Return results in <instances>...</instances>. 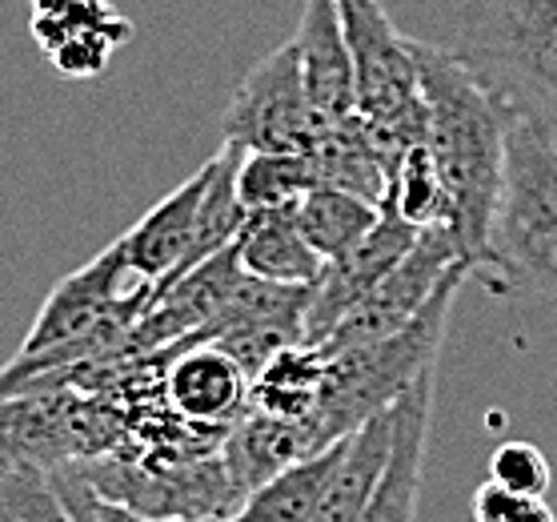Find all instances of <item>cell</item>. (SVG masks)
Listing matches in <instances>:
<instances>
[{
  "label": "cell",
  "mask_w": 557,
  "mask_h": 522,
  "mask_svg": "<svg viewBox=\"0 0 557 522\" xmlns=\"http://www.w3.org/2000/svg\"><path fill=\"white\" fill-rule=\"evenodd\" d=\"M418 93L425 105V154L449 197V233L473 274L485 266V242L506 181L509 117L469 77L449 49L413 40Z\"/></svg>",
  "instance_id": "1"
},
{
  "label": "cell",
  "mask_w": 557,
  "mask_h": 522,
  "mask_svg": "<svg viewBox=\"0 0 557 522\" xmlns=\"http://www.w3.org/2000/svg\"><path fill=\"white\" fill-rule=\"evenodd\" d=\"M445 49L509 121L557 145V0H461Z\"/></svg>",
  "instance_id": "2"
},
{
  "label": "cell",
  "mask_w": 557,
  "mask_h": 522,
  "mask_svg": "<svg viewBox=\"0 0 557 522\" xmlns=\"http://www.w3.org/2000/svg\"><path fill=\"white\" fill-rule=\"evenodd\" d=\"M466 278H473V266L454 262L430 302L397 333L325 357L317 410L313 418L305 422L317 450H325L330 442L354 434L366 418L389 410L425 369H437V354H442L445 330H449V314H454L457 290L466 286Z\"/></svg>",
  "instance_id": "3"
},
{
  "label": "cell",
  "mask_w": 557,
  "mask_h": 522,
  "mask_svg": "<svg viewBox=\"0 0 557 522\" xmlns=\"http://www.w3.org/2000/svg\"><path fill=\"white\" fill-rule=\"evenodd\" d=\"M478 274L494 293L557 298V145L521 121H509L506 181Z\"/></svg>",
  "instance_id": "4"
},
{
  "label": "cell",
  "mask_w": 557,
  "mask_h": 522,
  "mask_svg": "<svg viewBox=\"0 0 557 522\" xmlns=\"http://www.w3.org/2000/svg\"><path fill=\"white\" fill-rule=\"evenodd\" d=\"M121 446V414L97 390H33L0 398V462H28L40 471L85 466Z\"/></svg>",
  "instance_id": "5"
},
{
  "label": "cell",
  "mask_w": 557,
  "mask_h": 522,
  "mask_svg": "<svg viewBox=\"0 0 557 522\" xmlns=\"http://www.w3.org/2000/svg\"><path fill=\"white\" fill-rule=\"evenodd\" d=\"M76 471L101 498L152 519H233L245 495L237 490L221 450L165 466H128L116 459L85 462Z\"/></svg>",
  "instance_id": "6"
},
{
  "label": "cell",
  "mask_w": 557,
  "mask_h": 522,
  "mask_svg": "<svg viewBox=\"0 0 557 522\" xmlns=\"http://www.w3.org/2000/svg\"><path fill=\"white\" fill-rule=\"evenodd\" d=\"M221 129H225V145L242 154H309L313 149L321 129L330 125H321L309 109L293 40L261 57L245 73L221 117Z\"/></svg>",
  "instance_id": "7"
},
{
  "label": "cell",
  "mask_w": 557,
  "mask_h": 522,
  "mask_svg": "<svg viewBox=\"0 0 557 522\" xmlns=\"http://www.w3.org/2000/svg\"><path fill=\"white\" fill-rule=\"evenodd\" d=\"M454 262H461V254H457V242H454V233H449V226L418 230V242L409 245V254L337 321V330L317 345V354L333 357V354H342V350L381 342V338L397 333L425 302H430L433 290L442 286V278L449 274Z\"/></svg>",
  "instance_id": "8"
},
{
  "label": "cell",
  "mask_w": 557,
  "mask_h": 522,
  "mask_svg": "<svg viewBox=\"0 0 557 522\" xmlns=\"http://www.w3.org/2000/svg\"><path fill=\"white\" fill-rule=\"evenodd\" d=\"M345 49L354 61L357 117L389 121L421 105L413 40L393 25L381 0H337Z\"/></svg>",
  "instance_id": "9"
},
{
  "label": "cell",
  "mask_w": 557,
  "mask_h": 522,
  "mask_svg": "<svg viewBox=\"0 0 557 522\" xmlns=\"http://www.w3.org/2000/svg\"><path fill=\"white\" fill-rule=\"evenodd\" d=\"M249 383L253 378L245 374L242 362L209 338L165 345L161 394L165 406L193 430L225 438L233 422L249 410Z\"/></svg>",
  "instance_id": "10"
},
{
  "label": "cell",
  "mask_w": 557,
  "mask_h": 522,
  "mask_svg": "<svg viewBox=\"0 0 557 522\" xmlns=\"http://www.w3.org/2000/svg\"><path fill=\"white\" fill-rule=\"evenodd\" d=\"M418 242V230L393 214L389 205H381L377 226L361 238V245H354L345 257L330 262L321 281L313 286L309 309H305V338L301 345H321L337 330V321L389 274L401 257L409 254V245Z\"/></svg>",
  "instance_id": "11"
},
{
  "label": "cell",
  "mask_w": 557,
  "mask_h": 522,
  "mask_svg": "<svg viewBox=\"0 0 557 522\" xmlns=\"http://www.w3.org/2000/svg\"><path fill=\"white\" fill-rule=\"evenodd\" d=\"M128 278L125 254H121V242H113L101 257H92L89 266H81L76 274L57 286V290L45 298L40 314L33 318V330L21 342L16 357H33L45 354V350H57V345H69L76 338H85L89 330H97L104 318H113L121 302L128 293L121 290V281Z\"/></svg>",
  "instance_id": "12"
},
{
  "label": "cell",
  "mask_w": 557,
  "mask_h": 522,
  "mask_svg": "<svg viewBox=\"0 0 557 522\" xmlns=\"http://www.w3.org/2000/svg\"><path fill=\"white\" fill-rule=\"evenodd\" d=\"M433 378H437V369H425L418 383L393 402L389 459H385V471H381L357 522H418L421 478H425L433 426Z\"/></svg>",
  "instance_id": "13"
},
{
  "label": "cell",
  "mask_w": 557,
  "mask_h": 522,
  "mask_svg": "<svg viewBox=\"0 0 557 522\" xmlns=\"http://www.w3.org/2000/svg\"><path fill=\"white\" fill-rule=\"evenodd\" d=\"M293 49L301 64V85L309 97V109L321 125H337L357 113V85H354V61L345 49L342 16L337 0H305Z\"/></svg>",
  "instance_id": "14"
},
{
  "label": "cell",
  "mask_w": 557,
  "mask_h": 522,
  "mask_svg": "<svg viewBox=\"0 0 557 522\" xmlns=\"http://www.w3.org/2000/svg\"><path fill=\"white\" fill-rule=\"evenodd\" d=\"M209 173H213V161H205L189 181H181L177 190L169 193L165 202L152 205L125 238H116L121 254H125L128 278H137L140 286H161L165 278L177 274L181 262L189 257L197 209H201V193L209 185Z\"/></svg>",
  "instance_id": "15"
},
{
  "label": "cell",
  "mask_w": 557,
  "mask_h": 522,
  "mask_svg": "<svg viewBox=\"0 0 557 522\" xmlns=\"http://www.w3.org/2000/svg\"><path fill=\"white\" fill-rule=\"evenodd\" d=\"M309 454H317V442L305 422L273 418V414H261L253 406L233 422V430L221 442V459H225L242 495L257 490L273 474L289 471L293 462L309 459Z\"/></svg>",
  "instance_id": "16"
},
{
  "label": "cell",
  "mask_w": 557,
  "mask_h": 522,
  "mask_svg": "<svg viewBox=\"0 0 557 522\" xmlns=\"http://www.w3.org/2000/svg\"><path fill=\"white\" fill-rule=\"evenodd\" d=\"M393 442V406L366 418L354 434H345L342 454L333 462L330 483L321 490V502L305 522H357L366 510L373 486H377Z\"/></svg>",
  "instance_id": "17"
},
{
  "label": "cell",
  "mask_w": 557,
  "mask_h": 522,
  "mask_svg": "<svg viewBox=\"0 0 557 522\" xmlns=\"http://www.w3.org/2000/svg\"><path fill=\"white\" fill-rule=\"evenodd\" d=\"M237 262L249 278L269 281V286H317L325 274V262L305 242L293 209H261L245 217L237 233Z\"/></svg>",
  "instance_id": "18"
},
{
  "label": "cell",
  "mask_w": 557,
  "mask_h": 522,
  "mask_svg": "<svg viewBox=\"0 0 557 522\" xmlns=\"http://www.w3.org/2000/svg\"><path fill=\"white\" fill-rule=\"evenodd\" d=\"M381 205L366 202V197H354L345 190H330V185H313L301 202L293 205V221L313 254L330 266L337 257H345L354 245H361L373 226H377Z\"/></svg>",
  "instance_id": "19"
},
{
  "label": "cell",
  "mask_w": 557,
  "mask_h": 522,
  "mask_svg": "<svg viewBox=\"0 0 557 522\" xmlns=\"http://www.w3.org/2000/svg\"><path fill=\"white\" fill-rule=\"evenodd\" d=\"M342 442L345 438H337L325 450L293 462L289 471L273 474L269 483L249 490L245 502L237 507V514L225 522H305L313 514L317 502H321V490L330 483V471L333 462H337V454H342Z\"/></svg>",
  "instance_id": "20"
},
{
  "label": "cell",
  "mask_w": 557,
  "mask_h": 522,
  "mask_svg": "<svg viewBox=\"0 0 557 522\" xmlns=\"http://www.w3.org/2000/svg\"><path fill=\"white\" fill-rule=\"evenodd\" d=\"M325 378V357L313 345H285L249 383V406L285 422H309Z\"/></svg>",
  "instance_id": "21"
},
{
  "label": "cell",
  "mask_w": 557,
  "mask_h": 522,
  "mask_svg": "<svg viewBox=\"0 0 557 522\" xmlns=\"http://www.w3.org/2000/svg\"><path fill=\"white\" fill-rule=\"evenodd\" d=\"M213 161V173H209V185L201 193V209H197V230H193V245H189V257L181 262L177 274L193 269L197 262L205 257L221 254L228 245L237 242V233L245 226V205L237 197V161H242V149H233L221 141V154L209 157ZM173 274V278H177Z\"/></svg>",
  "instance_id": "22"
},
{
  "label": "cell",
  "mask_w": 557,
  "mask_h": 522,
  "mask_svg": "<svg viewBox=\"0 0 557 522\" xmlns=\"http://www.w3.org/2000/svg\"><path fill=\"white\" fill-rule=\"evenodd\" d=\"M313 185V166L305 154H242L237 161V197L245 214L293 209Z\"/></svg>",
  "instance_id": "23"
},
{
  "label": "cell",
  "mask_w": 557,
  "mask_h": 522,
  "mask_svg": "<svg viewBox=\"0 0 557 522\" xmlns=\"http://www.w3.org/2000/svg\"><path fill=\"white\" fill-rule=\"evenodd\" d=\"M393 214L409 221L413 230H430V226H449V197L442 190V178L433 169L425 145L409 149L401 157L397 173L389 178V190H385V202Z\"/></svg>",
  "instance_id": "24"
},
{
  "label": "cell",
  "mask_w": 557,
  "mask_h": 522,
  "mask_svg": "<svg viewBox=\"0 0 557 522\" xmlns=\"http://www.w3.org/2000/svg\"><path fill=\"white\" fill-rule=\"evenodd\" d=\"M133 40V21H125L121 13H113L101 25H89L64 37L61 45H52L45 52V61L52 64V73H61L64 81H92L101 77L104 69L113 64L116 49Z\"/></svg>",
  "instance_id": "25"
},
{
  "label": "cell",
  "mask_w": 557,
  "mask_h": 522,
  "mask_svg": "<svg viewBox=\"0 0 557 522\" xmlns=\"http://www.w3.org/2000/svg\"><path fill=\"white\" fill-rule=\"evenodd\" d=\"M0 522H76L49 471L0 462Z\"/></svg>",
  "instance_id": "26"
},
{
  "label": "cell",
  "mask_w": 557,
  "mask_h": 522,
  "mask_svg": "<svg viewBox=\"0 0 557 522\" xmlns=\"http://www.w3.org/2000/svg\"><path fill=\"white\" fill-rule=\"evenodd\" d=\"M490 478L518 498H545L549 483H554V471H549L542 446L513 438V442H502L490 454Z\"/></svg>",
  "instance_id": "27"
},
{
  "label": "cell",
  "mask_w": 557,
  "mask_h": 522,
  "mask_svg": "<svg viewBox=\"0 0 557 522\" xmlns=\"http://www.w3.org/2000/svg\"><path fill=\"white\" fill-rule=\"evenodd\" d=\"M518 502H521L518 495H509L506 486H497L490 478V483H482L473 490V522H506Z\"/></svg>",
  "instance_id": "28"
},
{
  "label": "cell",
  "mask_w": 557,
  "mask_h": 522,
  "mask_svg": "<svg viewBox=\"0 0 557 522\" xmlns=\"http://www.w3.org/2000/svg\"><path fill=\"white\" fill-rule=\"evenodd\" d=\"M97 510H101L104 522H225V519H152V514H137V510L128 507H116L109 498L97 495Z\"/></svg>",
  "instance_id": "29"
},
{
  "label": "cell",
  "mask_w": 557,
  "mask_h": 522,
  "mask_svg": "<svg viewBox=\"0 0 557 522\" xmlns=\"http://www.w3.org/2000/svg\"><path fill=\"white\" fill-rule=\"evenodd\" d=\"M506 522H557V519H554V510L545 507V498H521Z\"/></svg>",
  "instance_id": "30"
}]
</instances>
